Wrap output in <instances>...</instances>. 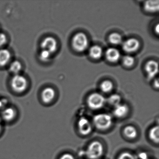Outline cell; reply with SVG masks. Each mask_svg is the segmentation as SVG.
Instances as JSON below:
<instances>
[{
  "mask_svg": "<svg viewBox=\"0 0 159 159\" xmlns=\"http://www.w3.org/2000/svg\"><path fill=\"white\" fill-rule=\"evenodd\" d=\"M93 122L94 125L98 130H106L111 126L112 119L109 114L100 113L94 116Z\"/></svg>",
  "mask_w": 159,
  "mask_h": 159,
  "instance_id": "cell-1",
  "label": "cell"
},
{
  "mask_svg": "<svg viewBox=\"0 0 159 159\" xmlns=\"http://www.w3.org/2000/svg\"><path fill=\"white\" fill-rule=\"evenodd\" d=\"M104 148L99 141H93L87 147L85 154L89 159H98L103 154Z\"/></svg>",
  "mask_w": 159,
  "mask_h": 159,
  "instance_id": "cell-2",
  "label": "cell"
},
{
  "mask_svg": "<svg viewBox=\"0 0 159 159\" xmlns=\"http://www.w3.org/2000/svg\"><path fill=\"white\" fill-rule=\"evenodd\" d=\"M72 45L74 50L78 52L85 51L88 46L87 36L83 33H77L72 39Z\"/></svg>",
  "mask_w": 159,
  "mask_h": 159,
  "instance_id": "cell-3",
  "label": "cell"
},
{
  "mask_svg": "<svg viewBox=\"0 0 159 159\" xmlns=\"http://www.w3.org/2000/svg\"><path fill=\"white\" fill-rule=\"evenodd\" d=\"M106 102L105 97L98 93L92 94L87 99L88 107L93 110L100 109L104 107Z\"/></svg>",
  "mask_w": 159,
  "mask_h": 159,
  "instance_id": "cell-4",
  "label": "cell"
},
{
  "mask_svg": "<svg viewBox=\"0 0 159 159\" xmlns=\"http://www.w3.org/2000/svg\"><path fill=\"white\" fill-rule=\"evenodd\" d=\"M12 88L17 93H21L25 90L27 87L26 79L23 75L16 74L13 77L11 81Z\"/></svg>",
  "mask_w": 159,
  "mask_h": 159,
  "instance_id": "cell-5",
  "label": "cell"
},
{
  "mask_svg": "<svg viewBox=\"0 0 159 159\" xmlns=\"http://www.w3.org/2000/svg\"><path fill=\"white\" fill-rule=\"evenodd\" d=\"M78 126L80 134L83 135H87L92 132V124L89 120L85 117L80 118L78 121Z\"/></svg>",
  "mask_w": 159,
  "mask_h": 159,
  "instance_id": "cell-6",
  "label": "cell"
},
{
  "mask_svg": "<svg viewBox=\"0 0 159 159\" xmlns=\"http://www.w3.org/2000/svg\"><path fill=\"white\" fill-rule=\"evenodd\" d=\"M41 47L42 50L48 51L52 54L56 51L57 43L56 40L53 37H46L41 43Z\"/></svg>",
  "mask_w": 159,
  "mask_h": 159,
  "instance_id": "cell-7",
  "label": "cell"
},
{
  "mask_svg": "<svg viewBox=\"0 0 159 159\" xmlns=\"http://www.w3.org/2000/svg\"><path fill=\"white\" fill-rule=\"evenodd\" d=\"M140 44L139 41L135 39H128L122 44L123 50L127 53H133L136 52L139 48Z\"/></svg>",
  "mask_w": 159,
  "mask_h": 159,
  "instance_id": "cell-8",
  "label": "cell"
},
{
  "mask_svg": "<svg viewBox=\"0 0 159 159\" xmlns=\"http://www.w3.org/2000/svg\"><path fill=\"white\" fill-rule=\"evenodd\" d=\"M145 70L149 79L154 78L158 72V64L154 60H150L145 65Z\"/></svg>",
  "mask_w": 159,
  "mask_h": 159,
  "instance_id": "cell-9",
  "label": "cell"
},
{
  "mask_svg": "<svg viewBox=\"0 0 159 159\" xmlns=\"http://www.w3.org/2000/svg\"><path fill=\"white\" fill-rule=\"evenodd\" d=\"M120 57V52L116 48H110L106 52V57L107 60L111 63L117 62Z\"/></svg>",
  "mask_w": 159,
  "mask_h": 159,
  "instance_id": "cell-10",
  "label": "cell"
},
{
  "mask_svg": "<svg viewBox=\"0 0 159 159\" xmlns=\"http://www.w3.org/2000/svg\"><path fill=\"white\" fill-rule=\"evenodd\" d=\"M129 109L127 105L125 104H119L115 107L113 114L115 117L118 118H122L125 117L128 112Z\"/></svg>",
  "mask_w": 159,
  "mask_h": 159,
  "instance_id": "cell-11",
  "label": "cell"
},
{
  "mask_svg": "<svg viewBox=\"0 0 159 159\" xmlns=\"http://www.w3.org/2000/svg\"><path fill=\"white\" fill-rule=\"evenodd\" d=\"M55 96V92L53 88L47 87L45 88L42 93V98L45 103L52 102Z\"/></svg>",
  "mask_w": 159,
  "mask_h": 159,
  "instance_id": "cell-12",
  "label": "cell"
},
{
  "mask_svg": "<svg viewBox=\"0 0 159 159\" xmlns=\"http://www.w3.org/2000/svg\"><path fill=\"white\" fill-rule=\"evenodd\" d=\"M144 8L146 11L148 12H156L159 11V1L157 0L145 2L144 4Z\"/></svg>",
  "mask_w": 159,
  "mask_h": 159,
  "instance_id": "cell-13",
  "label": "cell"
},
{
  "mask_svg": "<svg viewBox=\"0 0 159 159\" xmlns=\"http://www.w3.org/2000/svg\"><path fill=\"white\" fill-rule=\"evenodd\" d=\"M11 58V54L7 49L0 50V66H4L9 63Z\"/></svg>",
  "mask_w": 159,
  "mask_h": 159,
  "instance_id": "cell-14",
  "label": "cell"
},
{
  "mask_svg": "<svg viewBox=\"0 0 159 159\" xmlns=\"http://www.w3.org/2000/svg\"><path fill=\"white\" fill-rule=\"evenodd\" d=\"M16 112L15 110L11 107L6 108L3 110L2 113V119L7 121H10L14 119Z\"/></svg>",
  "mask_w": 159,
  "mask_h": 159,
  "instance_id": "cell-15",
  "label": "cell"
},
{
  "mask_svg": "<svg viewBox=\"0 0 159 159\" xmlns=\"http://www.w3.org/2000/svg\"><path fill=\"white\" fill-rule=\"evenodd\" d=\"M103 54L102 48L98 45H94L89 50V55L93 59H98L101 58Z\"/></svg>",
  "mask_w": 159,
  "mask_h": 159,
  "instance_id": "cell-16",
  "label": "cell"
},
{
  "mask_svg": "<svg viewBox=\"0 0 159 159\" xmlns=\"http://www.w3.org/2000/svg\"><path fill=\"white\" fill-rule=\"evenodd\" d=\"M123 133L125 136L130 139H134L137 136L138 133L135 127L132 125H127L125 127Z\"/></svg>",
  "mask_w": 159,
  "mask_h": 159,
  "instance_id": "cell-17",
  "label": "cell"
},
{
  "mask_svg": "<svg viewBox=\"0 0 159 159\" xmlns=\"http://www.w3.org/2000/svg\"><path fill=\"white\" fill-rule=\"evenodd\" d=\"M149 137L154 143H159V127L158 125L153 126L149 132Z\"/></svg>",
  "mask_w": 159,
  "mask_h": 159,
  "instance_id": "cell-18",
  "label": "cell"
},
{
  "mask_svg": "<svg viewBox=\"0 0 159 159\" xmlns=\"http://www.w3.org/2000/svg\"><path fill=\"white\" fill-rule=\"evenodd\" d=\"M108 39L110 42L114 45H119L122 42L121 36L117 33H113L110 35Z\"/></svg>",
  "mask_w": 159,
  "mask_h": 159,
  "instance_id": "cell-19",
  "label": "cell"
},
{
  "mask_svg": "<svg viewBox=\"0 0 159 159\" xmlns=\"http://www.w3.org/2000/svg\"><path fill=\"white\" fill-rule=\"evenodd\" d=\"M21 69H22V65L19 61L17 60L14 61L10 65V70L15 75L19 74Z\"/></svg>",
  "mask_w": 159,
  "mask_h": 159,
  "instance_id": "cell-20",
  "label": "cell"
},
{
  "mask_svg": "<svg viewBox=\"0 0 159 159\" xmlns=\"http://www.w3.org/2000/svg\"><path fill=\"white\" fill-rule=\"evenodd\" d=\"M113 88V84L109 80H105L103 81L100 85L101 91L104 93H109L112 91Z\"/></svg>",
  "mask_w": 159,
  "mask_h": 159,
  "instance_id": "cell-21",
  "label": "cell"
},
{
  "mask_svg": "<svg viewBox=\"0 0 159 159\" xmlns=\"http://www.w3.org/2000/svg\"><path fill=\"white\" fill-rule=\"evenodd\" d=\"M107 101L110 105L115 107L120 104L121 98L119 95L112 94L108 98Z\"/></svg>",
  "mask_w": 159,
  "mask_h": 159,
  "instance_id": "cell-22",
  "label": "cell"
},
{
  "mask_svg": "<svg viewBox=\"0 0 159 159\" xmlns=\"http://www.w3.org/2000/svg\"><path fill=\"white\" fill-rule=\"evenodd\" d=\"M123 63L125 66L130 67L134 65V58L131 56L127 55L124 57L123 58Z\"/></svg>",
  "mask_w": 159,
  "mask_h": 159,
  "instance_id": "cell-23",
  "label": "cell"
},
{
  "mask_svg": "<svg viewBox=\"0 0 159 159\" xmlns=\"http://www.w3.org/2000/svg\"><path fill=\"white\" fill-rule=\"evenodd\" d=\"M51 55L52 54L48 52V51L42 50L39 54L40 59L43 62H47L50 60Z\"/></svg>",
  "mask_w": 159,
  "mask_h": 159,
  "instance_id": "cell-24",
  "label": "cell"
},
{
  "mask_svg": "<svg viewBox=\"0 0 159 159\" xmlns=\"http://www.w3.org/2000/svg\"><path fill=\"white\" fill-rule=\"evenodd\" d=\"M118 159H136L134 156L130 152H122L120 154Z\"/></svg>",
  "mask_w": 159,
  "mask_h": 159,
  "instance_id": "cell-25",
  "label": "cell"
},
{
  "mask_svg": "<svg viewBox=\"0 0 159 159\" xmlns=\"http://www.w3.org/2000/svg\"><path fill=\"white\" fill-rule=\"evenodd\" d=\"M7 37L4 33H0V47H2L7 42Z\"/></svg>",
  "mask_w": 159,
  "mask_h": 159,
  "instance_id": "cell-26",
  "label": "cell"
},
{
  "mask_svg": "<svg viewBox=\"0 0 159 159\" xmlns=\"http://www.w3.org/2000/svg\"><path fill=\"white\" fill-rule=\"evenodd\" d=\"M59 159H75L74 156L70 153H66L63 154Z\"/></svg>",
  "mask_w": 159,
  "mask_h": 159,
  "instance_id": "cell-27",
  "label": "cell"
},
{
  "mask_svg": "<svg viewBox=\"0 0 159 159\" xmlns=\"http://www.w3.org/2000/svg\"><path fill=\"white\" fill-rule=\"evenodd\" d=\"M6 103H7V101H6V99L0 100V109L2 108L3 107L6 105Z\"/></svg>",
  "mask_w": 159,
  "mask_h": 159,
  "instance_id": "cell-28",
  "label": "cell"
},
{
  "mask_svg": "<svg viewBox=\"0 0 159 159\" xmlns=\"http://www.w3.org/2000/svg\"><path fill=\"white\" fill-rule=\"evenodd\" d=\"M154 86L156 88H158V87H159V80H158V79L155 80V81H154Z\"/></svg>",
  "mask_w": 159,
  "mask_h": 159,
  "instance_id": "cell-29",
  "label": "cell"
},
{
  "mask_svg": "<svg viewBox=\"0 0 159 159\" xmlns=\"http://www.w3.org/2000/svg\"><path fill=\"white\" fill-rule=\"evenodd\" d=\"M155 30H156V33H157V34H158V33H159V25H157V26H156L155 27Z\"/></svg>",
  "mask_w": 159,
  "mask_h": 159,
  "instance_id": "cell-30",
  "label": "cell"
},
{
  "mask_svg": "<svg viewBox=\"0 0 159 159\" xmlns=\"http://www.w3.org/2000/svg\"><path fill=\"white\" fill-rule=\"evenodd\" d=\"M2 129V123L1 119L0 118V133L1 132Z\"/></svg>",
  "mask_w": 159,
  "mask_h": 159,
  "instance_id": "cell-31",
  "label": "cell"
},
{
  "mask_svg": "<svg viewBox=\"0 0 159 159\" xmlns=\"http://www.w3.org/2000/svg\"><path fill=\"white\" fill-rule=\"evenodd\" d=\"M148 159V158H147V159Z\"/></svg>",
  "mask_w": 159,
  "mask_h": 159,
  "instance_id": "cell-32",
  "label": "cell"
}]
</instances>
